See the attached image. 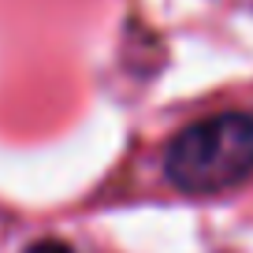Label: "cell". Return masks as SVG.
<instances>
[{"label":"cell","instance_id":"cell-2","mask_svg":"<svg viewBox=\"0 0 253 253\" xmlns=\"http://www.w3.org/2000/svg\"><path fill=\"white\" fill-rule=\"evenodd\" d=\"M26 253H75V250L63 246V242H56V238H45V242H34Z\"/></svg>","mask_w":253,"mask_h":253},{"label":"cell","instance_id":"cell-1","mask_svg":"<svg viewBox=\"0 0 253 253\" xmlns=\"http://www.w3.org/2000/svg\"><path fill=\"white\" fill-rule=\"evenodd\" d=\"M164 171L186 194H216L253 175V116L223 112L190 123L164 157Z\"/></svg>","mask_w":253,"mask_h":253}]
</instances>
